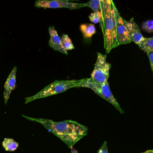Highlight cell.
<instances>
[{"mask_svg": "<svg viewBox=\"0 0 153 153\" xmlns=\"http://www.w3.org/2000/svg\"><path fill=\"white\" fill-rule=\"evenodd\" d=\"M61 41L62 46L67 51L75 49V46L68 35L63 34L61 38Z\"/></svg>", "mask_w": 153, "mask_h": 153, "instance_id": "15", "label": "cell"}, {"mask_svg": "<svg viewBox=\"0 0 153 153\" xmlns=\"http://www.w3.org/2000/svg\"><path fill=\"white\" fill-rule=\"evenodd\" d=\"M126 20L123 19L120 13L117 15L116 22V41L117 47L123 45L130 43V39L126 24Z\"/></svg>", "mask_w": 153, "mask_h": 153, "instance_id": "7", "label": "cell"}, {"mask_svg": "<svg viewBox=\"0 0 153 153\" xmlns=\"http://www.w3.org/2000/svg\"><path fill=\"white\" fill-rule=\"evenodd\" d=\"M71 153H78V152H77V151L75 148H72V149H71Z\"/></svg>", "mask_w": 153, "mask_h": 153, "instance_id": "20", "label": "cell"}, {"mask_svg": "<svg viewBox=\"0 0 153 153\" xmlns=\"http://www.w3.org/2000/svg\"><path fill=\"white\" fill-rule=\"evenodd\" d=\"M89 20L90 21L93 22L94 24H98L100 22V19H99V17L97 15L96 13H92L89 15Z\"/></svg>", "mask_w": 153, "mask_h": 153, "instance_id": "17", "label": "cell"}, {"mask_svg": "<svg viewBox=\"0 0 153 153\" xmlns=\"http://www.w3.org/2000/svg\"><path fill=\"white\" fill-rule=\"evenodd\" d=\"M84 80V79L71 80H55L54 82L45 87L36 94L33 96L25 97V103H28L36 99L45 98L63 93L70 88H79Z\"/></svg>", "mask_w": 153, "mask_h": 153, "instance_id": "2", "label": "cell"}, {"mask_svg": "<svg viewBox=\"0 0 153 153\" xmlns=\"http://www.w3.org/2000/svg\"><path fill=\"white\" fill-rule=\"evenodd\" d=\"M149 59V63L151 66V70L153 71V51L150 52L149 53H147Z\"/></svg>", "mask_w": 153, "mask_h": 153, "instance_id": "19", "label": "cell"}, {"mask_svg": "<svg viewBox=\"0 0 153 153\" xmlns=\"http://www.w3.org/2000/svg\"><path fill=\"white\" fill-rule=\"evenodd\" d=\"M50 38L49 45L54 51L59 52L65 55H68V52L62 45L61 38L58 35L57 30L53 26H50L48 28Z\"/></svg>", "mask_w": 153, "mask_h": 153, "instance_id": "9", "label": "cell"}, {"mask_svg": "<svg viewBox=\"0 0 153 153\" xmlns=\"http://www.w3.org/2000/svg\"><path fill=\"white\" fill-rule=\"evenodd\" d=\"M80 87L90 88L96 94L111 103L121 114L124 113L120 104L113 95L108 82L104 84H99L93 81L90 78H85L84 79V81L79 86V88Z\"/></svg>", "mask_w": 153, "mask_h": 153, "instance_id": "3", "label": "cell"}, {"mask_svg": "<svg viewBox=\"0 0 153 153\" xmlns=\"http://www.w3.org/2000/svg\"><path fill=\"white\" fill-rule=\"evenodd\" d=\"M126 24L131 42L138 45L145 38L141 33L138 25L135 22L133 18L129 21H126Z\"/></svg>", "mask_w": 153, "mask_h": 153, "instance_id": "8", "label": "cell"}, {"mask_svg": "<svg viewBox=\"0 0 153 153\" xmlns=\"http://www.w3.org/2000/svg\"><path fill=\"white\" fill-rule=\"evenodd\" d=\"M153 153V149H150V150H146V151H145V152H142V153Z\"/></svg>", "mask_w": 153, "mask_h": 153, "instance_id": "21", "label": "cell"}, {"mask_svg": "<svg viewBox=\"0 0 153 153\" xmlns=\"http://www.w3.org/2000/svg\"><path fill=\"white\" fill-rule=\"evenodd\" d=\"M106 57V54H103L101 53H97L94 69L90 78L93 81L99 84L108 82L111 64L107 62Z\"/></svg>", "mask_w": 153, "mask_h": 153, "instance_id": "5", "label": "cell"}, {"mask_svg": "<svg viewBox=\"0 0 153 153\" xmlns=\"http://www.w3.org/2000/svg\"><path fill=\"white\" fill-rule=\"evenodd\" d=\"M139 48L147 53L153 51V38H145L138 45Z\"/></svg>", "mask_w": 153, "mask_h": 153, "instance_id": "13", "label": "cell"}, {"mask_svg": "<svg viewBox=\"0 0 153 153\" xmlns=\"http://www.w3.org/2000/svg\"><path fill=\"white\" fill-rule=\"evenodd\" d=\"M97 153H108L107 141H105L104 142L101 147L97 151Z\"/></svg>", "mask_w": 153, "mask_h": 153, "instance_id": "18", "label": "cell"}, {"mask_svg": "<svg viewBox=\"0 0 153 153\" xmlns=\"http://www.w3.org/2000/svg\"><path fill=\"white\" fill-rule=\"evenodd\" d=\"M142 28L144 31L149 33H153V21L148 20L143 22L142 24Z\"/></svg>", "mask_w": 153, "mask_h": 153, "instance_id": "16", "label": "cell"}, {"mask_svg": "<svg viewBox=\"0 0 153 153\" xmlns=\"http://www.w3.org/2000/svg\"><path fill=\"white\" fill-rule=\"evenodd\" d=\"M2 146L7 151H14L17 149L19 144L12 138H6L2 143Z\"/></svg>", "mask_w": 153, "mask_h": 153, "instance_id": "14", "label": "cell"}, {"mask_svg": "<svg viewBox=\"0 0 153 153\" xmlns=\"http://www.w3.org/2000/svg\"><path fill=\"white\" fill-rule=\"evenodd\" d=\"M105 0H91L86 3V7L91 8L96 13L100 19V27L103 32V12Z\"/></svg>", "mask_w": 153, "mask_h": 153, "instance_id": "11", "label": "cell"}, {"mask_svg": "<svg viewBox=\"0 0 153 153\" xmlns=\"http://www.w3.org/2000/svg\"><path fill=\"white\" fill-rule=\"evenodd\" d=\"M22 116L42 125L61 140L70 149L77 142L87 135L88 131V128L86 126L71 120L56 122L49 119L30 118L24 115Z\"/></svg>", "mask_w": 153, "mask_h": 153, "instance_id": "1", "label": "cell"}, {"mask_svg": "<svg viewBox=\"0 0 153 153\" xmlns=\"http://www.w3.org/2000/svg\"><path fill=\"white\" fill-rule=\"evenodd\" d=\"M103 35L104 48L106 53L114 49L113 38L112 21L111 14V0H105L103 12Z\"/></svg>", "mask_w": 153, "mask_h": 153, "instance_id": "4", "label": "cell"}, {"mask_svg": "<svg viewBox=\"0 0 153 153\" xmlns=\"http://www.w3.org/2000/svg\"><path fill=\"white\" fill-rule=\"evenodd\" d=\"M17 70V68L15 66L11 71L7 80L4 84V98L5 100V104H7L10 97L11 92L14 90L16 87V77Z\"/></svg>", "mask_w": 153, "mask_h": 153, "instance_id": "10", "label": "cell"}, {"mask_svg": "<svg viewBox=\"0 0 153 153\" xmlns=\"http://www.w3.org/2000/svg\"><path fill=\"white\" fill-rule=\"evenodd\" d=\"M80 30L85 38L92 37L96 32L95 26L94 24H82L80 26Z\"/></svg>", "mask_w": 153, "mask_h": 153, "instance_id": "12", "label": "cell"}, {"mask_svg": "<svg viewBox=\"0 0 153 153\" xmlns=\"http://www.w3.org/2000/svg\"><path fill=\"white\" fill-rule=\"evenodd\" d=\"M34 7L37 8H68L79 9L86 7V3H77L64 0H38L35 2Z\"/></svg>", "mask_w": 153, "mask_h": 153, "instance_id": "6", "label": "cell"}]
</instances>
